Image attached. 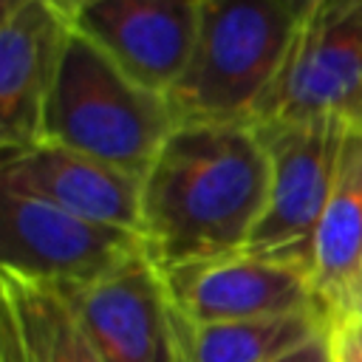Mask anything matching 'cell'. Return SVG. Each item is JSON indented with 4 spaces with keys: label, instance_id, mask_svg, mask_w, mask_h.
Segmentation results:
<instances>
[{
    "label": "cell",
    "instance_id": "6da1fadb",
    "mask_svg": "<svg viewBox=\"0 0 362 362\" xmlns=\"http://www.w3.org/2000/svg\"><path fill=\"white\" fill-rule=\"evenodd\" d=\"M269 195L255 124L178 122L141 175V223L156 269L243 252Z\"/></svg>",
    "mask_w": 362,
    "mask_h": 362
},
{
    "label": "cell",
    "instance_id": "7a4b0ae2",
    "mask_svg": "<svg viewBox=\"0 0 362 362\" xmlns=\"http://www.w3.org/2000/svg\"><path fill=\"white\" fill-rule=\"evenodd\" d=\"M297 34L280 0H201L189 62L167 102L178 122L255 124Z\"/></svg>",
    "mask_w": 362,
    "mask_h": 362
},
{
    "label": "cell",
    "instance_id": "3957f363",
    "mask_svg": "<svg viewBox=\"0 0 362 362\" xmlns=\"http://www.w3.org/2000/svg\"><path fill=\"white\" fill-rule=\"evenodd\" d=\"M173 127L167 96L136 82L71 25L42 139L141 178Z\"/></svg>",
    "mask_w": 362,
    "mask_h": 362
},
{
    "label": "cell",
    "instance_id": "277c9868",
    "mask_svg": "<svg viewBox=\"0 0 362 362\" xmlns=\"http://www.w3.org/2000/svg\"><path fill=\"white\" fill-rule=\"evenodd\" d=\"M255 127L269 156V195L243 252L288 260L314 274V235L331 195L348 124L322 116Z\"/></svg>",
    "mask_w": 362,
    "mask_h": 362
},
{
    "label": "cell",
    "instance_id": "5b68a950",
    "mask_svg": "<svg viewBox=\"0 0 362 362\" xmlns=\"http://www.w3.org/2000/svg\"><path fill=\"white\" fill-rule=\"evenodd\" d=\"M322 116L362 127V0H322L297 23L255 124Z\"/></svg>",
    "mask_w": 362,
    "mask_h": 362
},
{
    "label": "cell",
    "instance_id": "8992f818",
    "mask_svg": "<svg viewBox=\"0 0 362 362\" xmlns=\"http://www.w3.org/2000/svg\"><path fill=\"white\" fill-rule=\"evenodd\" d=\"M3 272L54 288L96 283L144 255L139 232L99 223L0 187Z\"/></svg>",
    "mask_w": 362,
    "mask_h": 362
},
{
    "label": "cell",
    "instance_id": "52a82bcc",
    "mask_svg": "<svg viewBox=\"0 0 362 362\" xmlns=\"http://www.w3.org/2000/svg\"><path fill=\"white\" fill-rule=\"evenodd\" d=\"M57 291L105 362H184L178 311L147 252L96 283Z\"/></svg>",
    "mask_w": 362,
    "mask_h": 362
},
{
    "label": "cell",
    "instance_id": "ba28073f",
    "mask_svg": "<svg viewBox=\"0 0 362 362\" xmlns=\"http://www.w3.org/2000/svg\"><path fill=\"white\" fill-rule=\"evenodd\" d=\"M161 277L175 311L187 322H238L303 311L322 314L311 269L266 255L235 252L164 269Z\"/></svg>",
    "mask_w": 362,
    "mask_h": 362
},
{
    "label": "cell",
    "instance_id": "9c48e42d",
    "mask_svg": "<svg viewBox=\"0 0 362 362\" xmlns=\"http://www.w3.org/2000/svg\"><path fill=\"white\" fill-rule=\"evenodd\" d=\"M201 0H71L74 31L150 90L170 93L184 74Z\"/></svg>",
    "mask_w": 362,
    "mask_h": 362
},
{
    "label": "cell",
    "instance_id": "30bf717a",
    "mask_svg": "<svg viewBox=\"0 0 362 362\" xmlns=\"http://www.w3.org/2000/svg\"><path fill=\"white\" fill-rule=\"evenodd\" d=\"M71 14L62 0H28L0 25V150L3 158L42 141Z\"/></svg>",
    "mask_w": 362,
    "mask_h": 362
},
{
    "label": "cell",
    "instance_id": "8fae6325",
    "mask_svg": "<svg viewBox=\"0 0 362 362\" xmlns=\"http://www.w3.org/2000/svg\"><path fill=\"white\" fill-rule=\"evenodd\" d=\"M0 187L42 198L74 215L139 232L141 178L57 141H37L3 158Z\"/></svg>",
    "mask_w": 362,
    "mask_h": 362
},
{
    "label": "cell",
    "instance_id": "7c38bea8",
    "mask_svg": "<svg viewBox=\"0 0 362 362\" xmlns=\"http://www.w3.org/2000/svg\"><path fill=\"white\" fill-rule=\"evenodd\" d=\"M362 283V127H348L331 195L314 235V291L337 325Z\"/></svg>",
    "mask_w": 362,
    "mask_h": 362
},
{
    "label": "cell",
    "instance_id": "4fadbf2b",
    "mask_svg": "<svg viewBox=\"0 0 362 362\" xmlns=\"http://www.w3.org/2000/svg\"><path fill=\"white\" fill-rule=\"evenodd\" d=\"M0 314L11 320L34 362H105L54 286L0 272Z\"/></svg>",
    "mask_w": 362,
    "mask_h": 362
},
{
    "label": "cell",
    "instance_id": "5bb4252c",
    "mask_svg": "<svg viewBox=\"0 0 362 362\" xmlns=\"http://www.w3.org/2000/svg\"><path fill=\"white\" fill-rule=\"evenodd\" d=\"M328 328L317 311L238 322H187L178 314L184 362H274Z\"/></svg>",
    "mask_w": 362,
    "mask_h": 362
},
{
    "label": "cell",
    "instance_id": "9a60e30c",
    "mask_svg": "<svg viewBox=\"0 0 362 362\" xmlns=\"http://www.w3.org/2000/svg\"><path fill=\"white\" fill-rule=\"evenodd\" d=\"M331 354L334 362H362V334L345 322L331 325Z\"/></svg>",
    "mask_w": 362,
    "mask_h": 362
},
{
    "label": "cell",
    "instance_id": "2e32d148",
    "mask_svg": "<svg viewBox=\"0 0 362 362\" xmlns=\"http://www.w3.org/2000/svg\"><path fill=\"white\" fill-rule=\"evenodd\" d=\"M274 362H331V328Z\"/></svg>",
    "mask_w": 362,
    "mask_h": 362
},
{
    "label": "cell",
    "instance_id": "e0dca14e",
    "mask_svg": "<svg viewBox=\"0 0 362 362\" xmlns=\"http://www.w3.org/2000/svg\"><path fill=\"white\" fill-rule=\"evenodd\" d=\"M0 362H34L31 354L25 351L17 328L3 314H0Z\"/></svg>",
    "mask_w": 362,
    "mask_h": 362
},
{
    "label": "cell",
    "instance_id": "ac0fdd59",
    "mask_svg": "<svg viewBox=\"0 0 362 362\" xmlns=\"http://www.w3.org/2000/svg\"><path fill=\"white\" fill-rule=\"evenodd\" d=\"M339 322H345V325H351V328H356V331L362 334V283H359V288L354 291L351 305H348V311H345V317H342ZM339 322H337V325H339Z\"/></svg>",
    "mask_w": 362,
    "mask_h": 362
},
{
    "label": "cell",
    "instance_id": "d6986e66",
    "mask_svg": "<svg viewBox=\"0 0 362 362\" xmlns=\"http://www.w3.org/2000/svg\"><path fill=\"white\" fill-rule=\"evenodd\" d=\"M280 3H283V6L297 17V23H300V20H303V17H308V14H311L322 0H280Z\"/></svg>",
    "mask_w": 362,
    "mask_h": 362
},
{
    "label": "cell",
    "instance_id": "ffe728a7",
    "mask_svg": "<svg viewBox=\"0 0 362 362\" xmlns=\"http://www.w3.org/2000/svg\"><path fill=\"white\" fill-rule=\"evenodd\" d=\"M28 0H0V17H6V14H11V11H17L20 6H25Z\"/></svg>",
    "mask_w": 362,
    "mask_h": 362
},
{
    "label": "cell",
    "instance_id": "44dd1931",
    "mask_svg": "<svg viewBox=\"0 0 362 362\" xmlns=\"http://www.w3.org/2000/svg\"><path fill=\"white\" fill-rule=\"evenodd\" d=\"M62 3H65V6H68V3H71V0H62Z\"/></svg>",
    "mask_w": 362,
    "mask_h": 362
},
{
    "label": "cell",
    "instance_id": "7402d4cb",
    "mask_svg": "<svg viewBox=\"0 0 362 362\" xmlns=\"http://www.w3.org/2000/svg\"><path fill=\"white\" fill-rule=\"evenodd\" d=\"M331 362H334V354H331Z\"/></svg>",
    "mask_w": 362,
    "mask_h": 362
}]
</instances>
